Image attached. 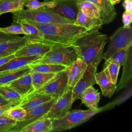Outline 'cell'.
<instances>
[{"instance_id":"44dd1931","label":"cell","mask_w":132,"mask_h":132,"mask_svg":"<svg viewBox=\"0 0 132 132\" xmlns=\"http://www.w3.org/2000/svg\"><path fill=\"white\" fill-rule=\"evenodd\" d=\"M96 84L100 86L103 96L111 97L116 90V85L113 84L105 73L103 70L99 73H96Z\"/></svg>"},{"instance_id":"836d02e7","label":"cell","mask_w":132,"mask_h":132,"mask_svg":"<svg viewBox=\"0 0 132 132\" xmlns=\"http://www.w3.org/2000/svg\"><path fill=\"white\" fill-rule=\"evenodd\" d=\"M6 114L10 118L19 122L23 119L26 114V111L22 107L17 105L9 108Z\"/></svg>"},{"instance_id":"3957f363","label":"cell","mask_w":132,"mask_h":132,"mask_svg":"<svg viewBox=\"0 0 132 132\" xmlns=\"http://www.w3.org/2000/svg\"><path fill=\"white\" fill-rule=\"evenodd\" d=\"M13 20L32 22L40 25L74 24V22L64 18L44 7L37 9H21L12 12Z\"/></svg>"},{"instance_id":"d6a6232c","label":"cell","mask_w":132,"mask_h":132,"mask_svg":"<svg viewBox=\"0 0 132 132\" xmlns=\"http://www.w3.org/2000/svg\"><path fill=\"white\" fill-rule=\"evenodd\" d=\"M120 67L118 64L111 62L108 64L106 67L103 68L105 73L113 84H117Z\"/></svg>"},{"instance_id":"e0dca14e","label":"cell","mask_w":132,"mask_h":132,"mask_svg":"<svg viewBox=\"0 0 132 132\" xmlns=\"http://www.w3.org/2000/svg\"><path fill=\"white\" fill-rule=\"evenodd\" d=\"M7 85L18 93L23 98L34 91L30 73L17 78Z\"/></svg>"},{"instance_id":"2e32d148","label":"cell","mask_w":132,"mask_h":132,"mask_svg":"<svg viewBox=\"0 0 132 132\" xmlns=\"http://www.w3.org/2000/svg\"><path fill=\"white\" fill-rule=\"evenodd\" d=\"M121 79L116 85V91H119L128 86L132 78V46H130L126 53Z\"/></svg>"},{"instance_id":"d590c367","label":"cell","mask_w":132,"mask_h":132,"mask_svg":"<svg viewBox=\"0 0 132 132\" xmlns=\"http://www.w3.org/2000/svg\"><path fill=\"white\" fill-rule=\"evenodd\" d=\"M0 31L11 35H19L23 34L24 32L23 30L22 26L20 22L13 20L12 24L5 27H0Z\"/></svg>"},{"instance_id":"60d3db41","label":"cell","mask_w":132,"mask_h":132,"mask_svg":"<svg viewBox=\"0 0 132 132\" xmlns=\"http://www.w3.org/2000/svg\"><path fill=\"white\" fill-rule=\"evenodd\" d=\"M123 6L126 11L132 12V1L131 0H124Z\"/></svg>"},{"instance_id":"8992f818","label":"cell","mask_w":132,"mask_h":132,"mask_svg":"<svg viewBox=\"0 0 132 132\" xmlns=\"http://www.w3.org/2000/svg\"><path fill=\"white\" fill-rule=\"evenodd\" d=\"M66 69L56 73L53 78L43 86L28 94L38 93L49 96L55 100L57 99L61 96L68 89V77Z\"/></svg>"},{"instance_id":"ab89813d","label":"cell","mask_w":132,"mask_h":132,"mask_svg":"<svg viewBox=\"0 0 132 132\" xmlns=\"http://www.w3.org/2000/svg\"><path fill=\"white\" fill-rule=\"evenodd\" d=\"M14 57H15V56L14 55V54L9 55V56L0 57V67L3 65L5 63H7L8 61H9L11 59L14 58Z\"/></svg>"},{"instance_id":"9a60e30c","label":"cell","mask_w":132,"mask_h":132,"mask_svg":"<svg viewBox=\"0 0 132 132\" xmlns=\"http://www.w3.org/2000/svg\"><path fill=\"white\" fill-rule=\"evenodd\" d=\"M52 46L42 43H27L15 53V57L43 55Z\"/></svg>"},{"instance_id":"cb8c5ba5","label":"cell","mask_w":132,"mask_h":132,"mask_svg":"<svg viewBox=\"0 0 132 132\" xmlns=\"http://www.w3.org/2000/svg\"><path fill=\"white\" fill-rule=\"evenodd\" d=\"M24 32L23 37L27 43H39L42 40V34L40 30L32 24L25 22L20 21Z\"/></svg>"},{"instance_id":"4fadbf2b","label":"cell","mask_w":132,"mask_h":132,"mask_svg":"<svg viewBox=\"0 0 132 132\" xmlns=\"http://www.w3.org/2000/svg\"><path fill=\"white\" fill-rule=\"evenodd\" d=\"M87 64L79 58L76 60L67 68V89H72L77 82L82 77L87 68Z\"/></svg>"},{"instance_id":"83f0119b","label":"cell","mask_w":132,"mask_h":132,"mask_svg":"<svg viewBox=\"0 0 132 132\" xmlns=\"http://www.w3.org/2000/svg\"><path fill=\"white\" fill-rule=\"evenodd\" d=\"M79 10L86 15L100 19V13L95 5L92 2L86 0H76Z\"/></svg>"},{"instance_id":"7402d4cb","label":"cell","mask_w":132,"mask_h":132,"mask_svg":"<svg viewBox=\"0 0 132 132\" xmlns=\"http://www.w3.org/2000/svg\"><path fill=\"white\" fill-rule=\"evenodd\" d=\"M19 132H52V120L39 118L22 127Z\"/></svg>"},{"instance_id":"5b68a950","label":"cell","mask_w":132,"mask_h":132,"mask_svg":"<svg viewBox=\"0 0 132 132\" xmlns=\"http://www.w3.org/2000/svg\"><path fill=\"white\" fill-rule=\"evenodd\" d=\"M77 58V55L72 46H52L51 49L41 58L36 60L29 65L51 63L60 64L69 67Z\"/></svg>"},{"instance_id":"8fae6325","label":"cell","mask_w":132,"mask_h":132,"mask_svg":"<svg viewBox=\"0 0 132 132\" xmlns=\"http://www.w3.org/2000/svg\"><path fill=\"white\" fill-rule=\"evenodd\" d=\"M55 100V99L53 98L26 112L23 119L21 121L17 122L16 125L9 130L8 132H19L22 127L42 117L47 112Z\"/></svg>"},{"instance_id":"277c9868","label":"cell","mask_w":132,"mask_h":132,"mask_svg":"<svg viewBox=\"0 0 132 132\" xmlns=\"http://www.w3.org/2000/svg\"><path fill=\"white\" fill-rule=\"evenodd\" d=\"M101 108L95 110L91 109L70 110L63 118L52 120V132L61 131L70 129L88 121Z\"/></svg>"},{"instance_id":"4316f807","label":"cell","mask_w":132,"mask_h":132,"mask_svg":"<svg viewBox=\"0 0 132 132\" xmlns=\"http://www.w3.org/2000/svg\"><path fill=\"white\" fill-rule=\"evenodd\" d=\"M30 74L32 85L34 91L39 89L48 82L56 75V73L40 72L31 70Z\"/></svg>"},{"instance_id":"d4e9b609","label":"cell","mask_w":132,"mask_h":132,"mask_svg":"<svg viewBox=\"0 0 132 132\" xmlns=\"http://www.w3.org/2000/svg\"><path fill=\"white\" fill-rule=\"evenodd\" d=\"M29 65L7 73H0V85H7L17 78L28 74L31 72Z\"/></svg>"},{"instance_id":"ac0fdd59","label":"cell","mask_w":132,"mask_h":132,"mask_svg":"<svg viewBox=\"0 0 132 132\" xmlns=\"http://www.w3.org/2000/svg\"><path fill=\"white\" fill-rule=\"evenodd\" d=\"M52 99L53 98L49 96L38 93L27 94L23 98L22 101L19 106L24 108L27 112L32 109L39 106Z\"/></svg>"},{"instance_id":"1f68e13d","label":"cell","mask_w":132,"mask_h":132,"mask_svg":"<svg viewBox=\"0 0 132 132\" xmlns=\"http://www.w3.org/2000/svg\"><path fill=\"white\" fill-rule=\"evenodd\" d=\"M55 5V0L41 2L39 0H27L25 6L27 9L34 10L45 7L46 8H51Z\"/></svg>"},{"instance_id":"9c48e42d","label":"cell","mask_w":132,"mask_h":132,"mask_svg":"<svg viewBox=\"0 0 132 132\" xmlns=\"http://www.w3.org/2000/svg\"><path fill=\"white\" fill-rule=\"evenodd\" d=\"M97 68L92 64L88 65L84 74L72 88V104L78 99L81 94L89 87L96 84L95 74Z\"/></svg>"},{"instance_id":"5bb4252c","label":"cell","mask_w":132,"mask_h":132,"mask_svg":"<svg viewBox=\"0 0 132 132\" xmlns=\"http://www.w3.org/2000/svg\"><path fill=\"white\" fill-rule=\"evenodd\" d=\"M42 56L15 57L0 67V73L9 72L29 65L32 62L41 58Z\"/></svg>"},{"instance_id":"e575fe53","label":"cell","mask_w":132,"mask_h":132,"mask_svg":"<svg viewBox=\"0 0 132 132\" xmlns=\"http://www.w3.org/2000/svg\"><path fill=\"white\" fill-rule=\"evenodd\" d=\"M17 121L8 117L6 114L0 116V132H8L14 127Z\"/></svg>"},{"instance_id":"8d00e7d4","label":"cell","mask_w":132,"mask_h":132,"mask_svg":"<svg viewBox=\"0 0 132 132\" xmlns=\"http://www.w3.org/2000/svg\"><path fill=\"white\" fill-rule=\"evenodd\" d=\"M122 22L123 27H129L132 22V12L125 10L122 14Z\"/></svg>"},{"instance_id":"7c38bea8","label":"cell","mask_w":132,"mask_h":132,"mask_svg":"<svg viewBox=\"0 0 132 132\" xmlns=\"http://www.w3.org/2000/svg\"><path fill=\"white\" fill-rule=\"evenodd\" d=\"M94 4L98 10L100 19L102 24H107L112 22L117 16L114 5L110 0H86Z\"/></svg>"},{"instance_id":"f35d334b","label":"cell","mask_w":132,"mask_h":132,"mask_svg":"<svg viewBox=\"0 0 132 132\" xmlns=\"http://www.w3.org/2000/svg\"><path fill=\"white\" fill-rule=\"evenodd\" d=\"M19 105V104L14 102H10L7 104L0 106V116L3 115L6 113L8 110L12 107Z\"/></svg>"},{"instance_id":"ee69618b","label":"cell","mask_w":132,"mask_h":132,"mask_svg":"<svg viewBox=\"0 0 132 132\" xmlns=\"http://www.w3.org/2000/svg\"><path fill=\"white\" fill-rule=\"evenodd\" d=\"M45 1H51V0H44Z\"/></svg>"},{"instance_id":"7a4b0ae2","label":"cell","mask_w":132,"mask_h":132,"mask_svg":"<svg viewBox=\"0 0 132 132\" xmlns=\"http://www.w3.org/2000/svg\"><path fill=\"white\" fill-rule=\"evenodd\" d=\"M107 40V36L99 30H90L79 38L72 47L78 58L88 65L92 64L97 68L103 59V51Z\"/></svg>"},{"instance_id":"f546056e","label":"cell","mask_w":132,"mask_h":132,"mask_svg":"<svg viewBox=\"0 0 132 132\" xmlns=\"http://www.w3.org/2000/svg\"><path fill=\"white\" fill-rule=\"evenodd\" d=\"M0 94L10 102L19 104L23 100V97L7 85H0Z\"/></svg>"},{"instance_id":"603a6c76","label":"cell","mask_w":132,"mask_h":132,"mask_svg":"<svg viewBox=\"0 0 132 132\" xmlns=\"http://www.w3.org/2000/svg\"><path fill=\"white\" fill-rule=\"evenodd\" d=\"M27 43V40L24 37H22L19 39L0 43V57L14 54Z\"/></svg>"},{"instance_id":"30bf717a","label":"cell","mask_w":132,"mask_h":132,"mask_svg":"<svg viewBox=\"0 0 132 132\" xmlns=\"http://www.w3.org/2000/svg\"><path fill=\"white\" fill-rule=\"evenodd\" d=\"M55 5L46 9L64 18L75 21L79 10L76 0H55Z\"/></svg>"},{"instance_id":"6da1fadb","label":"cell","mask_w":132,"mask_h":132,"mask_svg":"<svg viewBox=\"0 0 132 132\" xmlns=\"http://www.w3.org/2000/svg\"><path fill=\"white\" fill-rule=\"evenodd\" d=\"M38 28L42 34L39 43L51 46L72 45L80 37L90 30L74 24H55L40 25L28 22Z\"/></svg>"},{"instance_id":"d6986e66","label":"cell","mask_w":132,"mask_h":132,"mask_svg":"<svg viewBox=\"0 0 132 132\" xmlns=\"http://www.w3.org/2000/svg\"><path fill=\"white\" fill-rule=\"evenodd\" d=\"M74 24L81 26L88 30H99L103 25L100 19L89 16L80 10L78 11Z\"/></svg>"},{"instance_id":"7bdbcfd3","label":"cell","mask_w":132,"mask_h":132,"mask_svg":"<svg viewBox=\"0 0 132 132\" xmlns=\"http://www.w3.org/2000/svg\"><path fill=\"white\" fill-rule=\"evenodd\" d=\"M111 3H112V4H113V5L115 4H117L118 3H119L121 0H110Z\"/></svg>"},{"instance_id":"74e56055","label":"cell","mask_w":132,"mask_h":132,"mask_svg":"<svg viewBox=\"0 0 132 132\" xmlns=\"http://www.w3.org/2000/svg\"><path fill=\"white\" fill-rule=\"evenodd\" d=\"M21 38V37H20L17 35L8 34L0 31V43L6 41L19 39Z\"/></svg>"},{"instance_id":"f1b7e54d","label":"cell","mask_w":132,"mask_h":132,"mask_svg":"<svg viewBox=\"0 0 132 132\" xmlns=\"http://www.w3.org/2000/svg\"><path fill=\"white\" fill-rule=\"evenodd\" d=\"M32 70L44 73H57L65 70L67 67L60 64L44 63L40 64L29 65Z\"/></svg>"},{"instance_id":"ffe728a7","label":"cell","mask_w":132,"mask_h":132,"mask_svg":"<svg viewBox=\"0 0 132 132\" xmlns=\"http://www.w3.org/2000/svg\"><path fill=\"white\" fill-rule=\"evenodd\" d=\"M81 102L89 109H98V104L100 99V93L92 86L87 88L80 95Z\"/></svg>"},{"instance_id":"b9f144b4","label":"cell","mask_w":132,"mask_h":132,"mask_svg":"<svg viewBox=\"0 0 132 132\" xmlns=\"http://www.w3.org/2000/svg\"><path fill=\"white\" fill-rule=\"evenodd\" d=\"M9 103H10L9 101L6 100L2 95H1L0 94V106L5 105V104H7Z\"/></svg>"},{"instance_id":"484cf974","label":"cell","mask_w":132,"mask_h":132,"mask_svg":"<svg viewBox=\"0 0 132 132\" xmlns=\"http://www.w3.org/2000/svg\"><path fill=\"white\" fill-rule=\"evenodd\" d=\"M27 0H0V15L23 9Z\"/></svg>"},{"instance_id":"4dcf8cb0","label":"cell","mask_w":132,"mask_h":132,"mask_svg":"<svg viewBox=\"0 0 132 132\" xmlns=\"http://www.w3.org/2000/svg\"><path fill=\"white\" fill-rule=\"evenodd\" d=\"M131 46H132V42L130 43L127 46H126L124 48L119 50L115 54H114L113 56H112L107 60H105V61L103 64V68L106 67V65L108 64L111 62L117 63L118 65H119L120 67L122 66L125 59L127 51L128 48Z\"/></svg>"},{"instance_id":"52a82bcc","label":"cell","mask_w":132,"mask_h":132,"mask_svg":"<svg viewBox=\"0 0 132 132\" xmlns=\"http://www.w3.org/2000/svg\"><path fill=\"white\" fill-rule=\"evenodd\" d=\"M132 42V27L118 28L109 38L107 50L104 53L103 59L106 60L121 49Z\"/></svg>"},{"instance_id":"ba28073f","label":"cell","mask_w":132,"mask_h":132,"mask_svg":"<svg viewBox=\"0 0 132 132\" xmlns=\"http://www.w3.org/2000/svg\"><path fill=\"white\" fill-rule=\"evenodd\" d=\"M72 89H68L60 97L56 99L51 108L40 118H47L51 120L59 119L65 116L71 110Z\"/></svg>"}]
</instances>
